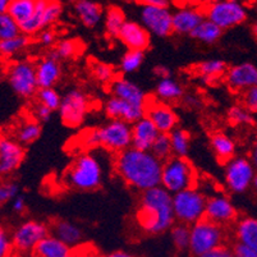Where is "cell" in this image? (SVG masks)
Instances as JSON below:
<instances>
[{"instance_id": "1", "label": "cell", "mask_w": 257, "mask_h": 257, "mask_svg": "<svg viewBox=\"0 0 257 257\" xmlns=\"http://www.w3.org/2000/svg\"><path fill=\"white\" fill-rule=\"evenodd\" d=\"M114 172L127 186L145 192L160 186L163 161L150 151H140L130 147L116 154L113 161Z\"/></svg>"}, {"instance_id": "2", "label": "cell", "mask_w": 257, "mask_h": 257, "mask_svg": "<svg viewBox=\"0 0 257 257\" xmlns=\"http://www.w3.org/2000/svg\"><path fill=\"white\" fill-rule=\"evenodd\" d=\"M136 219L140 228L147 234L167 232L175 221L172 195L160 186L142 192Z\"/></svg>"}, {"instance_id": "3", "label": "cell", "mask_w": 257, "mask_h": 257, "mask_svg": "<svg viewBox=\"0 0 257 257\" xmlns=\"http://www.w3.org/2000/svg\"><path fill=\"white\" fill-rule=\"evenodd\" d=\"M104 178V163L96 150H93L92 153L79 154L74 159L63 174V183L74 191L90 192L100 188Z\"/></svg>"}, {"instance_id": "4", "label": "cell", "mask_w": 257, "mask_h": 257, "mask_svg": "<svg viewBox=\"0 0 257 257\" xmlns=\"http://www.w3.org/2000/svg\"><path fill=\"white\" fill-rule=\"evenodd\" d=\"M197 172L187 158L172 156L163 163L160 175V187L170 195L196 188Z\"/></svg>"}, {"instance_id": "5", "label": "cell", "mask_w": 257, "mask_h": 257, "mask_svg": "<svg viewBox=\"0 0 257 257\" xmlns=\"http://www.w3.org/2000/svg\"><path fill=\"white\" fill-rule=\"evenodd\" d=\"M207 197L197 188H189L172 196L174 219L184 225H193L205 218Z\"/></svg>"}, {"instance_id": "6", "label": "cell", "mask_w": 257, "mask_h": 257, "mask_svg": "<svg viewBox=\"0 0 257 257\" xmlns=\"http://www.w3.org/2000/svg\"><path fill=\"white\" fill-rule=\"evenodd\" d=\"M224 239L225 230L223 226L204 218L189 226L188 249L192 252L193 256L200 257L212 249L224 246Z\"/></svg>"}, {"instance_id": "7", "label": "cell", "mask_w": 257, "mask_h": 257, "mask_svg": "<svg viewBox=\"0 0 257 257\" xmlns=\"http://www.w3.org/2000/svg\"><path fill=\"white\" fill-rule=\"evenodd\" d=\"M205 20L216 25L220 30L233 29L244 23L248 18L247 8L235 0H218L201 7Z\"/></svg>"}, {"instance_id": "8", "label": "cell", "mask_w": 257, "mask_h": 257, "mask_svg": "<svg viewBox=\"0 0 257 257\" xmlns=\"http://www.w3.org/2000/svg\"><path fill=\"white\" fill-rule=\"evenodd\" d=\"M100 147L110 153L119 154L132 146V125L119 119H111L97 128Z\"/></svg>"}, {"instance_id": "9", "label": "cell", "mask_w": 257, "mask_h": 257, "mask_svg": "<svg viewBox=\"0 0 257 257\" xmlns=\"http://www.w3.org/2000/svg\"><path fill=\"white\" fill-rule=\"evenodd\" d=\"M256 170L247 158H233L225 165V183L233 193H244L256 179Z\"/></svg>"}, {"instance_id": "10", "label": "cell", "mask_w": 257, "mask_h": 257, "mask_svg": "<svg viewBox=\"0 0 257 257\" xmlns=\"http://www.w3.org/2000/svg\"><path fill=\"white\" fill-rule=\"evenodd\" d=\"M8 81L12 90L21 97H32L39 91L35 64L31 62H16L8 69Z\"/></svg>"}, {"instance_id": "11", "label": "cell", "mask_w": 257, "mask_h": 257, "mask_svg": "<svg viewBox=\"0 0 257 257\" xmlns=\"http://www.w3.org/2000/svg\"><path fill=\"white\" fill-rule=\"evenodd\" d=\"M88 107L90 104L85 93L79 90H71L62 97L58 111L65 125L76 128L83 123Z\"/></svg>"}, {"instance_id": "12", "label": "cell", "mask_w": 257, "mask_h": 257, "mask_svg": "<svg viewBox=\"0 0 257 257\" xmlns=\"http://www.w3.org/2000/svg\"><path fill=\"white\" fill-rule=\"evenodd\" d=\"M49 234H50V229L43 221H25L12 233L11 238L13 249L20 252H32L35 247Z\"/></svg>"}, {"instance_id": "13", "label": "cell", "mask_w": 257, "mask_h": 257, "mask_svg": "<svg viewBox=\"0 0 257 257\" xmlns=\"http://www.w3.org/2000/svg\"><path fill=\"white\" fill-rule=\"evenodd\" d=\"M141 6V22L142 27L149 34L159 37H167L172 31V11L170 8H156L153 6L142 4Z\"/></svg>"}, {"instance_id": "14", "label": "cell", "mask_w": 257, "mask_h": 257, "mask_svg": "<svg viewBox=\"0 0 257 257\" xmlns=\"http://www.w3.org/2000/svg\"><path fill=\"white\" fill-rule=\"evenodd\" d=\"M205 219L224 228L237 219V210L228 196L218 193L206 200Z\"/></svg>"}, {"instance_id": "15", "label": "cell", "mask_w": 257, "mask_h": 257, "mask_svg": "<svg viewBox=\"0 0 257 257\" xmlns=\"http://www.w3.org/2000/svg\"><path fill=\"white\" fill-rule=\"evenodd\" d=\"M146 116L151 120L159 133L169 135L178 124V115L173 110V107L165 102L147 101Z\"/></svg>"}, {"instance_id": "16", "label": "cell", "mask_w": 257, "mask_h": 257, "mask_svg": "<svg viewBox=\"0 0 257 257\" xmlns=\"http://www.w3.org/2000/svg\"><path fill=\"white\" fill-rule=\"evenodd\" d=\"M147 105H137L111 96L105 104V113L110 119H119L132 125L146 116Z\"/></svg>"}, {"instance_id": "17", "label": "cell", "mask_w": 257, "mask_h": 257, "mask_svg": "<svg viewBox=\"0 0 257 257\" xmlns=\"http://www.w3.org/2000/svg\"><path fill=\"white\" fill-rule=\"evenodd\" d=\"M25 159V150L16 140L0 137V177L9 175L21 167Z\"/></svg>"}, {"instance_id": "18", "label": "cell", "mask_w": 257, "mask_h": 257, "mask_svg": "<svg viewBox=\"0 0 257 257\" xmlns=\"http://www.w3.org/2000/svg\"><path fill=\"white\" fill-rule=\"evenodd\" d=\"M204 20L201 7H181L172 12V31L178 35H191Z\"/></svg>"}, {"instance_id": "19", "label": "cell", "mask_w": 257, "mask_h": 257, "mask_svg": "<svg viewBox=\"0 0 257 257\" xmlns=\"http://www.w3.org/2000/svg\"><path fill=\"white\" fill-rule=\"evenodd\" d=\"M226 83L233 91L244 92L257 85V68L252 63H240L226 71Z\"/></svg>"}, {"instance_id": "20", "label": "cell", "mask_w": 257, "mask_h": 257, "mask_svg": "<svg viewBox=\"0 0 257 257\" xmlns=\"http://www.w3.org/2000/svg\"><path fill=\"white\" fill-rule=\"evenodd\" d=\"M118 39L124 44L130 50L145 51L150 46V34L142 27V25L133 21H125L121 30L119 31Z\"/></svg>"}, {"instance_id": "21", "label": "cell", "mask_w": 257, "mask_h": 257, "mask_svg": "<svg viewBox=\"0 0 257 257\" xmlns=\"http://www.w3.org/2000/svg\"><path fill=\"white\" fill-rule=\"evenodd\" d=\"M110 92L116 99L131 102V104L147 105V101H149L144 90L139 85L124 78V77H119V78L114 79L110 83Z\"/></svg>"}, {"instance_id": "22", "label": "cell", "mask_w": 257, "mask_h": 257, "mask_svg": "<svg viewBox=\"0 0 257 257\" xmlns=\"http://www.w3.org/2000/svg\"><path fill=\"white\" fill-rule=\"evenodd\" d=\"M159 136L158 130L147 116L132 124V146L140 151H150L154 141Z\"/></svg>"}, {"instance_id": "23", "label": "cell", "mask_w": 257, "mask_h": 257, "mask_svg": "<svg viewBox=\"0 0 257 257\" xmlns=\"http://www.w3.org/2000/svg\"><path fill=\"white\" fill-rule=\"evenodd\" d=\"M35 72H36L39 88H54V85L59 81L62 76L59 62L50 57L37 62V64L35 65Z\"/></svg>"}, {"instance_id": "24", "label": "cell", "mask_w": 257, "mask_h": 257, "mask_svg": "<svg viewBox=\"0 0 257 257\" xmlns=\"http://www.w3.org/2000/svg\"><path fill=\"white\" fill-rule=\"evenodd\" d=\"M51 233L53 237L59 239L64 244L74 248L81 244L82 240V230L78 225L68 220H57L51 225Z\"/></svg>"}, {"instance_id": "25", "label": "cell", "mask_w": 257, "mask_h": 257, "mask_svg": "<svg viewBox=\"0 0 257 257\" xmlns=\"http://www.w3.org/2000/svg\"><path fill=\"white\" fill-rule=\"evenodd\" d=\"M74 13L78 17V20L86 26V27H95L99 25L102 20V7L99 3L90 2V0H79L76 2L73 6Z\"/></svg>"}, {"instance_id": "26", "label": "cell", "mask_w": 257, "mask_h": 257, "mask_svg": "<svg viewBox=\"0 0 257 257\" xmlns=\"http://www.w3.org/2000/svg\"><path fill=\"white\" fill-rule=\"evenodd\" d=\"M71 247L49 234L35 247L32 257H71Z\"/></svg>"}, {"instance_id": "27", "label": "cell", "mask_w": 257, "mask_h": 257, "mask_svg": "<svg viewBox=\"0 0 257 257\" xmlns=\"http://www.w3.org/2000/svg\"><path fill=\"white\" fill-rule=\"evenodd\" d=\"M237 243L257 249V220L252 216H243L235 224Z\"/></svg>"}, {"instance_id": "28", "label": "cell", "mask_w": 257, "mask_h": 257, "mask_svg": "<svg viewBox=\"0 0 257 257\" xmlns=\"http://www.w3.org/2000/svg\"><path fill=\"white\" fill-rule=\"evenodd\" d=\"M210 142H211L212 151H214L215 156L218 158L219 161L226 164L229 160L234 158L235 144L229 136H226L224 133H215L211 136Z\"/></svg>"}, {"instance_id": "29", "label": "cell", "mask_w": 257, "mask_h": 257, "mask_svg": "<svg viewBox=\"0 0 257 257\" xmlns=\"http://www.w3.org/2000/svg\"><path fill=\"white\" fill-rule=\"evenodd\" d=\"M46 6V0H36L35 2V12L29 21L20 25L21 34L25 36L36 35L37 32L43 31L45 29L44 26V9Z\"/></svg>"}, {"instance_id": "30", "label": "cell", "mask_w": 257, "mask_h": 257, "mask_svg": "<svg viewBox=\"0 0 257 257\" xmlns=\"http://www.w3.org/2000/svg\"><path fill=\"white\" fill-rule=\"evenodd\" d=\"M191 36L197 40V41H200V43L212 45V44L218 43L220 37L223 36V30L219 29L218 26L214 25L210 21L204 20L193 30Z\"/></svg>"}, {"instance_id": "31", "label": "cell", "mask_w": 257, "mask_h": 257, "mask_svg": "<svg viewBox=\"0 0 257 257\" xmlns=\"http://www.w3.org/2000/svg\"><path fill=\"white\" fill-rule=\"evenodd\" d=\"M36 0H12L9 2L7 13L11 16L18 26L29 21L35 12Z\"/></svg>"}, {"instance_id": "32", "label": "cell", "mask_w": 257, "mask_h": 257, "mask_svg": "<svg viewBox=\"0 0 257 257\" xmlns=\"http://www.w3.org/2000/svg\"><path fill=\"white\" fill-rule=\"evenodd\" d=\"M183 87L172 77L163 78L156 86V95L164 101H177L183 96Z\"/></svg>"}, {"instance_id": "33", "label": "cell", "mask_w": 257, "mask_h": 257, "mask_svg": "<svg viewBox=\"0 0 257 257\" xmlns=\"http://www.w3.org/2000/svg\"><path fill=\"white\" fill-rule=\"evenodd\" d=\"M170 145H172V153L178 158H186L189 153V145H191V136L183 128H175L169 133Z\"/></svg>"}, {"instance_id": "34", "label": "cell", "mask_w": 257, "mask_h": 257, "mask_svg": "<svg viewBox=\"0 0 257 257\" xmlns=\"http://www.w3.org/2000/svg\"><path fill=\"white\" fill-rule=\"evenodd\" d=\"M226 63L221 59H211L197 65V72L205 81L211 82L212 79H218L226 73Z\"/></svg>"}, {"instance_id": "35", "label": "cell", "mask_w": 257, "mask_h": 257, "mask_svg": "<svg viewBox=\"0 0 257 257\" xmlns=\"http://www.w3.org/2000/svg\"><path fill=\"white\" fill-rule=\"evenodd\" d=\"M125 21L124 12L119 7H110L105 15V31L110 37H118Z\"/></svg>"}, {"instance_id": "36", "label": "cell", "mask_w": 257, "mask_h": 257, "mask_svg": "<svg viewBox=\"0 0 257 257\" xmlns=\"http://www.w3.org/2000/svg\"><path fill=\"white\" fill-rule=\"evenodd\" d=\"M81 50H82V45L78 40H60L49 57L59 62L60 59H69V58L76 57Z\"/></svg>"}, {"instance_id": "37", "label": "cell", "mask_w": 257, "mask_h": 257, "mask_svg": "<svg viewBox=\"0 0 257 257\" xmlns=\"http://www.w3.org/2000/svg\"><path fill=\"white\" fill-rule=\"evenodd\" d=\"M30 41H31L30 37L22 34L18 35L17 37H13V39L0 41V57H13L20 51L25 50L30 45Z\"/></svg>"}, {"instance_id": "38", "label": "cell", "mask_w": 257, "mask_h": 257, "mask_svg": "<svg viewBox=\"0 0 257 257\" xmlns=\"http://www.w3.org/2000/svg\"><path fill=\"white\" fill-rule=\"evenodd\" d=\"M41 135V125L37 120L25 121L17 130V142L23 145H30L36 141Z\"/></svg>"}, {"instance_id": "39", "label": "cell", "mask_w": 257, "mask_h": 257, "mask_svg": "<svg viewBox=\"0 0 257 257\" xmlns=\"http://www.w3.org/2000/svg\"><path fill=\"white\" fill-rule=\"evenodd\" d=\"M150 153L153 154L156 159L163 161V163L167 161L169 158H172L173 153H172V145H170L169 135L159 133V136L156 137L153 146H151Z\"/></svg>"}, {"instance_id": "40", "label": "cell", "mask_w": 257, "mask_h": 257, "mask_svg": "<svg viewBox=\"0 0 257 257\" xmlns=\"http://www.w3.org/2000/svg\"><path fill=\"white\" fill-rule=\"evenodd\" d=\"M228 120L234 125H253V113L248 111L243 105H233L228 110Z\"/></svg>"}, {"instance_id": "41", "label": "cell", "mask_w": 257, "mask_h": 257, "mask_svg": "<svg viewBox=\"0 0 257 257\" xmlns=\"http://www.w3.org/2000/svg\"><path fill=\"white\" fill-rule=\"evenodd\" d=\"M145 59L144 51L139 50H128L127 53L121 57L120 69L123 73H133L139 71Z\"/></svg>"}, {"instance_id": "42", "label": "cell", "mask_w": 257, "mask_h": 257, "mask_svg": "<svg viewBox=\"0 0 257 257\" xmlns=\"http://www.w3.org/2000/svg\"><path fill=\"white\" fill-rule=\"evenodd\" d=\"M170 237H172L173 244L179 251L188 249L189 246V226L184 224H173L170 228Z\"/></svg>"}, {"instance_id": "43", "label": "cell", "mask_w": 257, "mask_h": 257, "mask_svg": "<svg viewBox=\"0 0 257 257\" xmlns=\"http://www.w3.org/2000/svg\"><path fill=\"white\" fill-rule=\"evenodd\" d=\"M36 95L39 104L48 107L49 110L54 111L59 109L62 96H60L59 92L55 88H39Z\"/></svg>"}, {"instance_id": "44", "label": "cell", "mask_w": 257, "mask_h": 257, "mask_svg": "<svg viewBox=\"0 0 257 257\" xmlns=\"http://www.w3.org/2000/svg\"><path fill=\"white\" fill-rule=\"evenodd\" d=\"M18 35H21L20 26L15 22V20L8 13L0 15V41L13 39Z\"/></svg>"}, {"instance_id": "45", "label": "cell", "mask_w": 257, "mask_h": 257, "mask_svg": "<svg viewBox=\"0 0 257 257\" xmlns=\"http://www.w3.org/2000/svg\"><path fill=\"white\" fill-rule=\"evenodd\" d=\"M91 72L95 76V78L102 83H109L110 85L115 79V72H114L113 67L109 64H105V63L93 62L91 64Z\"/></svg>"}, {"instance_id": "46", "label": "cell", "mask_w": 257, "mask_h": 257, "mask_svg": "<svg viewBox=\"0 0 257 257\" xmlns=\"http://www.w3.org/2000/svg\"><path fill=\"white\" fill-rule=\"evenodd\" d=\"M63 13V6L59 2H46L45 9H44V26L53 25L57 22Z\"/></svg>"}, {"instance_id": "47", "label": "cell", "mask_w": 257, "mask_h": 257, "mask_svg": "<svg viewBox=\"0 0 257 257\" xmlns=\"http://www.w3.org/2000/svg\"><path fill=\"white\" fill-rule=\"evenodd\" d=\"M20 192V186L16 182H0V205H4L15 197Z\"/></svg>"}, {"instance_id": "48", "label": "cell", "mask_w": 257, "mask_h": 257, "mask_svg": "<svg viewBox=\"0 0 257 257\" xmlns=\"http://www.w3.org/2000/svg\"><path fill=\"white\" fill-rule=\"evenodd\" d=\"M71 257H101L99 251L91 243H81L77 247L72 248Z\"/></svg>"}, {"instance_id": "49", "label": "cell", "mask_w": 257, "mask_h": 257, "mask_svg": "<svg viewBox=\"0 0 257 257\" xmlns=\"http://www.w3.org/2000/svg\"><path fill=\"white\" fill-rule=\"evenodd\" d=\"M13 252L11 234L4 226L0 225V257H11Z\"/></svg>"}, {"instance_id": "50", "label": "cell", "mask_w": 257, "mask_h": 257, "mask_svg": "<svg viewBox=\"0 0 257 257\" xmlns=\"http://www.w3.org/2000/svg\"><path fill=\"white\" fill-rule=\"evenodd\" d=\"M81 142H82L86 149L96 150L97 147H100L99 132H97V130H87L86 132H83L82 136H81Z\"/></svg>"}, {"instance_id": "51", "label": "cell", "mask_w": 257, "mask_h": 257, "mask_svg": "<svg viewBox=\"0 0 257 257\" xmlns=\"http://www.w3.org/2000/svg\"><path fill=\"white\" fill-rule=\"evenodd\" d=\"M243 106L251 113H256L257 110V86L248 88L243 93Z\"/></svg>"}, {"instance_id": "52", "label": "cell", "mask_w": 257, "mask_h": 257, "mask_svg": "<svg viewBox=\"0 0 257 257\" xmlns=\"http://www.w3.org/2000/svg\"><path fill=\"white\" fill-rule=\"evenodd\" d=\"M232 252L234 257H257V249L240 244V243H235Z\"/></svg>"}, {"instance_id": "53", "label": "cell", "mask_w": 257, "mask_h": 257, "mask_svg": "<svg viewBox=\"0 0 257 257\" xmlns=\"http://www.w3.org/2000/svg\"><path fill=\"white\" fill-rule=\"evenodd\" d=\"M200 257H234V256H233L232 249L228 248V247L225 246H221V247H218V248L212 249V251L207 252V253L202 254V256Z\"/></svg>"}, {"instance_id": "54", "label": "cell", "mask_w": 257, "mask_h": 257, "mask_svg": "<svg viewBox=\"0 0 257 257\" xmlns=\"http://www.w3.org/2000/svg\"><path fill=\"white\" fill-rule=\"evenodd\" d=\"M40 43L43 44L45 46H50L55 43V40H57V35L53 30H43L41 31V35H40Z\"/></svg>"}, {"instance_id": "55", "label": "cell", "mask_w": 257, "mask_h": 257, "mask_svg": "<svg viewBox=\"0 0 257 257\" xmlns=\"http://www.w3.org/2000/svg\"><path fill=\"white\" fill-rule=\"evenodd\" d=\"M51 114L53 111L49 110L48 107L43 106V105H37L36 107V118L41 121H49L51 118Z\"/></svg>"}, {"instance_id": "56", "label": "cell", "mask_w": 257, "mask_h": 257, "mask_svg": "<svg viewBox=\"0 0 257 257\" xmlns=\"http://www.w3.org/2000/svg\"><path fill=\"white\" fill-rule=\"evenodd\" d=\"M12 209L15 210L16 212H23L26 209V200L25 197H22V196L18 195L17 197H15L13 200H12Z\"/></svg>"}, {"instance_id": "57", "label": "cell", "mask_w": 257, "mask_h": 257, "mask_svg": "<svg viewBox=\"0 0 257 257\" xmlns=\"http://www.w3.org/2000/svg\"><path fill=\"white\" fill-rule=\"evenodd\" d=\"M141 3L156 7V8H169L170 7V3L167 0H146V2H141Z\"/></svg>"}, {"instance_id": "58", "label": "cell", "mask_w": 257, "mask_h": 257, "mask_svg": "<svg viewBox=\"0 0 257 257\" xmlns=\"http://www.w3.org/2000/svg\"><path fill=\"white\" fill-rule=\"evenodd\" d=\"M154 72H155L156 76L160 77V79L169 78V77H170L169 68H167V67H163V65H159V67H155Z\"/></svg>"}, {"instance_id": "59", "label": "cell", "mask_w": 257, "mask_h": 257, "mask_svg": "<svg viewBox=\"0 0 257 257\" xmlns=\"http://www.w3.org/2000/svg\"><path fill=\"white\" fill-rule=\"evenodd\" d=\"M104 257H137L135 254L130 253V252H125V251H114L111 253H107L106 256Z\"/></svg>"}, {"instance_id": "60", "label": "cell", "mask_w": 257, "mask_h": 257, "mask_svg": "<svg viewBox=\"0 0 257 257\" xmlns=\"http://www.w3.org/2000/svg\"><path fill=\"white\" fill-rule=\"evenodd\" d=\"M9 2L8 0H0V15L7 13V9H8Z\"/></svg>"}, {"instance_id": "61", "label": "cell", "mask_w": 257, "mask_h": 257, "mask_svg": "<svg viewBox=\"0 0 257 257\" xmlns=\"http://www.w3.org/2000/svg\"><path fill=\"white\" fill-rule=\"evenodd\" d=\"M0 206H2V205H0Z\"/></svg>"}]
</instances>
